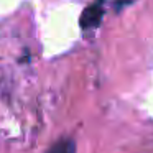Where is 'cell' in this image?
<instances>
[{
	"mask_svg": "<svg viewBox=\"0 0 153 153\" xmlns=\"http://www.w3.org/2000/svg\"><path fill=\"white\" fill-rule=\"evenodd\" d=\"M104 17V8H102V2H96V4L89 5L86 10L81 13V20L79 25L84 30H89V28H96L100 25Z\"/></svg>",
	"mask_w": 153,
	"mask_h": 153,
	"instance_id": "cell-1",
	"label": "cell"
},
{
	"mask_svg": "<svg viewBox=\"0 0 153 153\" xmlns=\"http://www.w3.org/2000/svg\"><path fill=\"white\" fill-rule=\"evenodd\" d=\"M48 153H76V143L73 140H61L51 146Z\"/></svg>",
	"mask_w": 153,
	"mask_h": 153,
	"instance_id": "cell-2",
	"label": "cell"
},
{
	"mask_svg": "<svg viewBox=\"0 0 153 153\" xmlns=\"http://www.w3.org/2000/svg\"><path fill=\"white\" fill-rule=\"evenodd\" d=\"M133 2H135V0H114V8L119 12L120 8L127 7V5H132Z\"/></svg>",
	"mask_w": 153,
	"mask_h": 153,
	"instance_id": "cell-3",
	"label": "cell"
},
{
	"mask_svg": "<svg viewBox=\"0 0 153 153\" xmlns=\"http://www.w3.org/2000/svg\"><path fill=\"white\" fill-rule=\"evenodd\" d=\"M99 2H102V4H104V2H107V0H99Z\"/></svg>",
	"mask_w": 153,
	"mask_h": 153,
	"instance_id": "cell-4",
	"label": "cell"
}]
</instances>
